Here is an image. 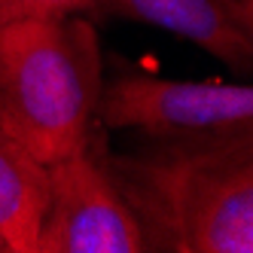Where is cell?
I'll list each match as a JSON object with an SVG mask.
<instances>
[{"label":"cell","instance_id":"cell-9","mask_svg":"<svg viewBox=\"0 0 253 253\" xmlns=\"http://www.w3.org/2000/svg\"><path fill=\"white\" fill-rule=\"evenodd\" d=\"M0 253H9V250H6V244H3V238H0Z\"/></svg>","mask_w":253,"mask_h":253},{"label":"cell","instance_id":"cell-2","mask_svg":"<svg viewBox=\"0 0 253 253\" xmlns=\"http://www.w3.org/2000/svg\"><path fill=\"white\" fill-rule=\"evenodd\" d=\"M101 43L74 12L0 0V125L52 165L85 147L101 101Z\"/></svg>","mask_w":253,"mask_h":253},{"label":"cell","instance_id":"cell-1","mask_svg":"<svg viewBox=\"0 0 253 253\" xmlns=\"http://www.w3.org/2000/svg\"><path fill=\"white\" fill-rule=\"evenodd\" d=\"M113 183L147 235V250L253 253V122L168 134L119 162Z\"/></svg>","mask_w":253,"mask_h":253},{"label":"cell","instance_id":"cell-5","mask_svg":"<svg viewBox=\"0 0 253 253\" xmlns=\"http://www.w3.org/2000/svg\"><path fill=\"white\" fill-rule=\"evenodd\" d=\"M95 6L171 31L229 67L253 70V34L241 22L235 0H95Z\"/></svg>","mask_w":253,"mask_h":253},{"label":"cell","instance_id":"cell-6","mask_svg":"<svg viewBox=\"0 0 253 253\" xmlns=\"http://www.w3.org/2000/svg\"><path fill=\"white\" fill-rule=\"evenodd\" d=\"M49 205V168L0 125V238L9 253H34Z\"/></svg>","mask_w":253,"mask_h":253},{"label":"cell","instance_id":"cell-3","mask_svg":"<svg viewBox=\"0 0 253 253\" xmlns=\"http://www.w3.org/2000/svg\"><path fill=\"white\" fill-rule=\"evenodd\" d=\"M49 168V205L34 253H140L147 235L131 205L85 147Z\"/></svg>","mask_w":253,"mask_h":253},{"label":"cell","instance_id":"cell-7","mask_svg":"<svg viewBox=\"0 0 253 253\" xmlns=\"http://www.w3.org/2000/svg\"><path fill=\"white\" fill-rule=\"evenodd\" d=\"M37 6H46V9H55V12H80L85 6H95V0H31Z\"/></svg>","mask_w":253,"mask_h":253},{"label":"cell","instance_id":"cell-8","mask_svg":"<svg viewBox=\"0 0 253 253\" xmlns=\"http://www.w3.org/2000/svg\"><path fill=\"white\" fill-rule=\"evenodd\" d=\"M235 6L241 12V22L247 25V31L253 34V0H235Z\"/></svg>","mask_w":253,"mask_h":253},{"label":"cell","instance_id":"cell-4","mask_svg":"<svg viewBox=\"0 0 253 253\" xmlns=\"http://www.w3.org/2000/svg\"><path fill=\"white\" fill-rule=\"evenodd\" d=\"M98 110L110 128H137L153 137H168L253 122V85L125 74L101 92Z\"/></svg>","mask_w":253,"mask_h":253}]
</instances>
